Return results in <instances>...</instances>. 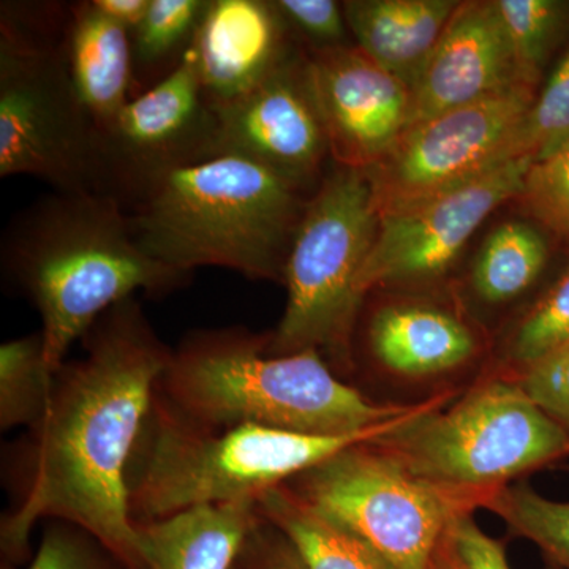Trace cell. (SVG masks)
<instances>
[{
    "label": "cell",
    "mask_w": 569,
    "mask_h": 569,
    "mask_svg": "<svg viewBox=\"0 0 569 569\" xmlns=\"http://www.w3.org/2000/svg\"><path fill=\"white\" fill-rule=\"evenodd\" d=\"M54 373L50 407L18 448V501L0 522L7 568L31 557L41 520L91 531L132 569H148L130 518L126 471L173 350L140 302L111 307Z\"/></svg>",
    "instance_id": "cell-1"
},
{
    "label": "cell",
    "mask_w": 569,
    "mask_h": 569,
    "mask_svg": "<svg viewBox=\"0 0 569 569\" xmlns=\"http://www.w3.org/2000/svg\"><path fill=\"white\" fill-rule=\"evenodd\" d=\"M2 271L39 312L52 373L111 307L140 291L171 293L192 277L149 257L122 204L96 192H51L18 212L3 234Z\"/></svg>",
    "instance_id": "cell-2"
},
{
    "label": "cell",
    "mask_w": 569,
    "mask_h": 569,
    "mask_svg": "<svg viewBox=\"0 0 569 569\" xmlns=\"http://www.w3.org/2000/svg\"><path fill=\"white\" fill-rule=\"evenodd\" d=\"M268 335L206 329L174 348L157 396L206 429L260 426L306 436L342 437L399 425L437 402L377 403L343 383L318 351L266 353Z\"/></svg>",
    "instance_id": "cell-3"
},
{
    "label": "cell",
    "mask_w": 569,
    "mask_h": 569,
    "mask_svg": "<svg viewBox=\"0 0 569 569\" xmlns=\"http://www.w3.org/2000/svg\"><path fill=\"white\" fill-rule=\"evenodd\" d=\"M312 194L250 160L219 156L157 176L121 204L138 244L160 263L283 283Z\"/></svg>",
    "instance_id": "cell-4"
},
{
    "label": "cell",
    "mask_w": 569,
    "mask_h": 569,
    "mask_svg": "<svg viewBox=\"0 0 569 569\" xmlns=\"http://www.w3.org/2000/svg\"><path fill=\"white\" fill-rule=\"evenodd\" d=\"M399 425L342 437L252 425L212 430L179 417L156 392L127 466L130 518L137 526L187 509L258 500L343 449L376 440Z\"/></svg>",
    "instance_id": "cell-5"
},
{
    "label": "cell",
    "mask_w": 569,
    "mask_h": 569,
    "mask_svg": "<svg viewBox=\"0 0 569 569\" xmlns=\"http://www.w3.org/2000/svg\"><path fill=\"white\" fill-rule=\"evenodd\" d=\"M67 2L0 7V178L52 192L103 193L100 134L81 110L62 52Z\"/></svg>",
    "instance_id": "cell-6"
},
{
    "label": "cell",
    "mask_w": 569,
    "mask_h": 569,
    "mask_svg": "<svg viewBox=\"0 0 569 569\" xmlns=\"http://www.w3.org/2000/svg\"><path fill=\"white\" fill-rule=\"evenodd\" d=\"M380 212L366 170L329 167L296 230L283 284L282 320L266 353L318 351L346 359L362 296L358 280L376 241Z\"/></svg>",
    "instance_id": "cell-7"
},
{
    "label": "cell",
    "mask_w": 569,
    "mask_h": 569,
    "mask_svg": "<svg viewBox=\"0 0 569 569\" xmlns=\"http://www.w3.org/2000/svg\"><path fill=\"white\" fill-rule=\"evenodd\" d=\"M437 406L372 443L441 488L488 500L511 479L569 456L567 432L519 381H489L448 411Z\"/></svg>",
    "instance_id": "cell-8"
},
{
    "label": "cell",
    "mask_w": 569,
    "mask_h": 569,
    "mask_svg": "<svg viewBox=\"0 0 569 569\" xmlns=\"http://www.w3.org/2000/svg\"><path fill=\"white\" fill-rule=\"evenodd\" d=\"M283 486L392 569L436 567L456 519L486 503L419 478L372 441L343 449Z\"/></svg>",
    "instance_id": "cell-9"
},
{
    "label": "cell",
    "mask_w": 569,
    "mask_h": 569,
    "mask_svg": "<svg viewBox=\"0 0 569 569\" xmlns=\"http://www.w3.org/2000/svg\"><path fill=\"white\" fill-rule=\"evenodd\" d=\"M535 100L537 89L516 84L408 127L387 157L366 170L380 216L452 192L526 157L523 130Z\"/></svg>",
    "instance_id": "cell-10"
},
{
    "label": "cell",
    "mask_w": 569,
    "mask_h": 569,
    "mask_svg": "<svg viewBox=\"0 0 569 569\" xmlns=\"http://www.w3.org/2000/svg\"><path fill=\"white\" fill-rule=\"evenodd\" d=\"M216 108L192 48L181 66L133 97L100 134L103 193L126 201L157 176L216 157Z\"/></svg>",
    "instance_id": "cell-11"
},
{
    "label": "cell",
    "mask_w": 569,
    "mask_h": 569,
    "mask_svg": "<svg viewBox=\"0 0 569 569\" xmlns=\"http://www.w3.org/2000/svg\"><path fill=\"white\" fill-rule=\"evenodd\" d=\"M533 160H511L492 173L425 203L383 213L358 291L422 284L447 274L490 213L516 200Z\"/></svg>",
    "instance_id": "cell-12"
},
{
    "label": "cell",
    "mask_w": 569,
    "mask_h": 569,
    "mask_svg": "<svg viewBox=\"0 0 569 569\" xmlns=\"http://www.w3.org/2000/svg\"><path fill=\"white\" fill-rule=\"evenodd\" d=\"M216 116V157H241L316 193L332 157L302 44L252 91L217 107Z\"/></svg>",
    "instance_id": "cell-13"
},
{
    "label": "cell",
    "mask_w": 569,
    "mask_h": 569,
    "mask_svg": "<svg viewBox=\"0 0 569 569\" xmlns=\"http://www.w3.org/2000/svg\"><path fill=\"white\" fill-rule=\"evenodd\" d=\"M306 56L332 162L370 170L410 127V86L355 43Z\"/></svg>",
    "instance_id": "cell-14"
},
{
    "label": "cell",
    "mask_w": 569,
    "mask_h": 569,
    "mask_svg": "<svg viewBox=\"0 0 569 569\" xmlns=\"http://www.w3.org/2000/svg\"><path fill=\"white\" fill-rule=\"evenodd\" d=\"M516 84L523 82L493 0L460 2L411 86L410 126Z\"/></svg>",
    "instance_id": "cell-15"
},
{
    "label": "cell",
    "mask_w": 569,
    "mask_h": 569,
    "mask_svg": "<svg viewBox=\"0 0 569 569\" xmlns=\"http://www.w3.org/2000/svg\"><path fill=\"white\" fill-rule=\"evenodd\" d=\"M299 48L274 2L209 0L192 51L206 96L217 108L252 91Z\"/></svg>",
    "instance_id": "cell-16"
},
{
    "label": "cell",
    "mask_w": 569,
    "mask_h": 569,
    "mask_svg": "<svg viewBox=\"0 0 569 569\" xmlns=\"http://www.w3.org/2000/svg\"><path fill=\"white\" fill-rule=\"evenodd\" d=\"M62 52L81 110L102 134L133 97L132 37L93 0L67 2Z\"/></svg>",
    "instance_id": "cell-17"
},
{
    "label": "cell",
    "mask_w": 569,
    "mask_h": 569,
    "mask_svg": "<svg viewBox=\"0 0 569 569\" xmlns=\"http://www.w3.org/2000/svg\"><path fill=\"white\" fill-rule=\"evenodd\" d=\"M367 343L385 369L411 378L456 369L478 351L466 321L426 302L381 306L370 317Z\"/></svg>",
    "instance_id": "cell-18"
},
{
    "label": "cell",
    "mask_w": 569,
    "mask_h": 569,
    "mask_svg": "<svg viewBox=\"0 0 569 569\" xmlns=\"http://www.w3.org/2000/svg\"><path fill=\"white\" fill-rule=\"evenodd\" d=\"M258 518V500H242L187 509L134 529L148 569H233Z\"/></svg>",
    "instance_id": "cell-19"
},
{
    "label": "cell",
    "mask_w": 569,
    "mask_h": 569,
    "mask_svg": "<svg viewBox=\"0 0 569 569\" xmlns=\"http://www.w3.org/2000/svg\"><path fill=\"white\" fill-rule=\"evenodd\" d=\"M460 2L455 0H348V29L356 47L413 86Z\"/></svg>",
    "instance_id": "cell-20"
},
{
    "label": "cell",
    "mask_w": 569,
    "mask_h": 569,
    "mask_svg": "<svg viewBox=\"0 0 569 569\" xmlns=\"http://www.w3.org/2000/svg\"><path fill=\"white\" fill-rule=\"evenodd\" d=\"M258 511L282 531L306 569H392L362 539L325 518L284 486L258 498Z\"/></svg>",
    "instance_id": "cell-21"
},
{
    "label": "cell",
    "mask_w": 569,
    "mask_h": 569,
    "mask_svg": "<svg viewBox=\"0 0 569 569\" xmlns=\"http://www.w3.org/2000/svg\"><path fill=\"white\" fill-rule=\"evenodd\" d=\"M548 260V242L538 228L522 220H507L479 247L471 288L486 305H507L537 282Z\"/></svg>",
    "instance_id": "cell-22"
},
{
    "label": "cell",
    "mask_w": 569,
    "mask_h": 569,
    "mask_svg": "<svg viewBox=\"0 0 569 569\" xmlns=\"http://www.w3.org/2000/svg\"><path fill=\"white\" fill-rule=\"evenodd\" d=\"M209 0H151L132 37L133 97L173 73L193 47ZM132 97V99H133Z\"/></svg>",
    "instance_id": "cell-23"
},
{
    "label": "cell",
    "mask_w": 569,
    "mask_h": 569,
    "mask_svg": "<svg viewBox=\"0 0 569 569\" xmlns=\"http://www.w3.org/2000/svg\"><path fill=\"white\" fill-rule=\"evenodd\" d=\"M54 373L44 359L41 332L0 347V427L36 426L50 407Z\"/></svg>",
    "instance_id": "cell-24"
},
{
    "label": "cell",
    "mask_w": 569,
    "mask_h": 569,
    "mask_svg": "<svg viewBox=\"0 0 569 569\" xmlns=\"http://www.w3.org/2000/svg\"><path fill=\"white\" fill-rule=\"evenodd\" d=\"M486 508L507 523L509 533L538 546L548 565L569 569V501H553L518 482L498 489Z\"/></svg>",
    "instance_id": "cell-25"
},
{
    "label": "cell",
    "mask_w": 569,
    "mask_h": 569,
    "mask_svg": "<svg viewBox=\"0 0 569 569\" xmlns=\"http://www.w3.org/2000/svg\"><path fill=\"white\" fill-rule=\"evenodd\" d=\"M519 80L537 89L542 67L563 22L565 6L553 0H493Z\"/></svg>",
    "instance_id": "cell-26"
},
{
    "label": "cell",
    "mask_w": 569,
    "mask_h": 569,
    "mask_svg": "<svg viewBox=\"0 0 569 569\" xmlns=\"http://www.w3.org/2000/svg\"><path fill=\"white\" fill-rule=\"evenodd\" d=\"M569 342V266L522 317L509 337L508 355L522 369Z\"/></svg>",
    "instance_id": "cell-27"
},
{
    "label": "cell",
    "mask_w": 569,
    "mask_h": 569,
    "mask_svg": "<svg viewBox=\"0 0 569 569\" xmlns=\"http://www.w3.org/2000/svg\"><path fill=\"white\" fill-rule=\"evenodd\" d=\"M516 200L531 219L569 241V140L530 163Z\"/></svg>",
    "instance_id": "cell-28"
},
{
    "label": "cell",
    "mask_w": 569,
    "mask_h": 569,
    "mask_svg": "<svg viewBox=\"0 0 569 569\" xmlns=\"http://www.w3.org/2000/svg\"><path fill=\"white\" fill-rule=\"evenodd\" d=\"M28 569L132 568L91 531L63 520H50Z\"/></svg>",
    "instance_id": "cell-29"
},
{
    "label": "cell",
    "mask_w": 569,
    "mask_h": 569,
    "mask_svg": "<svg viewBox=\"0 0 569 569\" xmlns=\"http://www.w3.org/2000/svg\"><path fill=\"white\" fill-rule=\"evenodd\" d=\"M569 140V50L537 96L523 130V153L541 159Z\"/></svg>",
    "instance_id": "cell-30"
},
{
    "label": "cell",
    "mask_w": 569,
    "mask_h": 569,
    "mask_svg": "<svg viewBox=\"0 0 569 569\" xmlns=\"http://www.w3.org/2000/svg\"><path fill=\"white\" fill-rule=\"evenodd\" d=\"M274 6L306 50H329L351 44L343 2L274 0Z\"/></svg>",
    "instance_id": "cell-31"
},
{
    "label": "cell",
    "mask_w": 569,
    "mask_h": 569,
    "mask_svg": "<svg viewBox=\"0 0 569 569\" xmlns=\"http://www.w3.org/2000/svg\"><path fill=\"white\" fill-rule=\"evenodd\" d=\"M519 383L569 437V342L526 367Z\"/></svg>",
    "instance_id": "cell-32"
},
{
    "label": "cell",
    "mask_w": 569,
    "mask_h": 569,
    "mask_svg": "<svg viewBox=\"0 0 569 569\" xmlns=\"http://www.w3.org/2000/svg\"><path fill=\"white\" fill-rule=\"evenodd\" d=\"M443 550L456 569H511L503 545L479 529L471 515L456 519Z\"/></svg>",
    "instance_id": "cell-33"
},
{
    "label": "cell",
    "mask_w": 569,
    "mask_h": 569,
    "mask_svg": "<svg viewBox=\"0 0 569 569\" xmlns=\"http://www.w3.org/2000/svg\"><path fill=\"white\" fill-rule=\"evenodd\" d=\"M238 561L244 569H306L291 542L261 512Z\"/></svg>",
    "instance_id": "cell-34"
},
{
    "label": "cell",
    "mask_w": 569,
    "mask_h": 569,
    "mask_svg": "<svg viewBox=\"0 0 569 569\" xmlns=\"http://www.w3.org/2000/svg\"><path fill=\"white\" fill-rule=\"evenodd\" d=\"M97 9L132 33L148 13L151 0H93Z\"/></svg>",
    "instance_id": "cell-35"
},
{
    "label": "cell",
    "mask_w": 569,
    "mask_h": 569,
    "mask_svg": "<svg viewBox=\"0 0 569 569\" xmlns=\"http://www.w3.org/2000/svg\"><path fill=\"white\" fill-rule=\"evenodd\" d=\"M432 569H456V568L452 567L451 561H449L447 553H445V550H443V553H441L440 559H438L436 567H433Z\"/></svg>",
    "instance_id": "cell-36"
},
{
    "label": "cell",
    "mask_w": 569,
    "mask_h": 569,
    "mask_svg": "<svg viewBox=\"0 0 569 569\" xmlns=\"http://www.w3.org/2000/svg\"><path fill=\"white\" fill-rule=\"evenodd\" d=\"M545 569H561L559 567H553V565H546Z\"/></svg>",
    "instance_id": "cell-37"
},
{
    "label": "cell",
    "mask_w": 569,
    "mask_h": 569,
    "mask_svg": "<svg viewBox=\"0 0 569 569\" xmlns=\"http://www.w3.org/2000/svg\"><path fill=\"white\" fill-rule=\"evenodd\" d=\"M233 569H244V568H242L241 565H239V561H238V563L234 565Z\"/></svg>",
    "instance_id": "cell-38"
},
{
    "label": "cell",
    "mask_w": 569,
    "mask_h": 569,
    "mask_svg": "<svg viewBox=\"0 0 569 569\" xmlns=\"http://www.w3.org/2000/svg\"><path fill=\"white\" fill-rule=\"evenodd\" d=\"M567 470L569 471V467H567Z\"/></svg>",
    "instance_id": "cell-39"
}]
</instances>
